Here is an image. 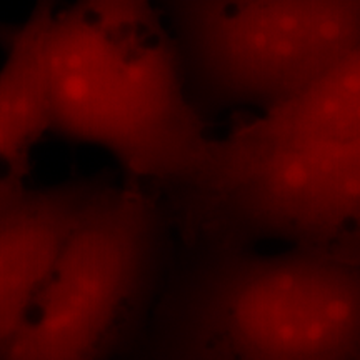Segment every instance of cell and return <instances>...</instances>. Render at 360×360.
Segmentation results:
<instances>
[{"mask_svg":"<svg viewBox=\"0 0 360 360\" xmlns=\"http://www.w3.org/2000/svg\"><path fill=\"white\" fill-rule=\"evenodd\" d=\"M142 360H360V257L312 247H182Z\"/></svg>","mask_w":360,"mask_h":360,"instance_id":"obj_2","label":"cell"},{"mask_svg":"<svg viewBox=\"0 0 360 360\" xmlns=\"http://www.w3.org/2000/svg\"><path fill=\"white\" fill-rule=\"evenodd\" d=\"M172 233L155 187L114 180L65 242L4 360H114L154 309Z\"/></svg>","mask_w":360,"mask_h":360,"instance_id":"obj_4","label":"cell"},{"mask_svg":"<svg viewBox=\"0 0 360 360\" xmlns=\"http://www.w3.org/2000/svg\"><path fill=\"white\" fill-rule=\"evenodd\" d=\"M114 179L109 174L30 186H0V360L24 326L58 255L85 212Z\"/></svg>","mask_w":360,"mask_h":360,"instance_id":"obj_6","label":"cell"},{"mask_svg":"<svg viewBox=\"0 0 360 360\" xmlns=\"http://www.w3.org/2000/svg\"><path fill=\"white\" fill-rule=\"evenodd\" d=\"M44 57L52 135L101 148L159 192L205 164L215 135L154 0H72L53 13Z\"/></svg>","mask_w":360,"mask_h":360,"instance_id":"obj_1","label":"cell"},{"mask_svg":"<svg viewBox=\"0 0 360 360\" xmlns=\"http://www.w3.org/2000/svg\"><path fill=\"white\" fill-rule=\"evenodd\" d=\"M160 193L182 247L278 240L360 257V142L278 137L244 120Z\"/></svg>","mask_w":360,"mask_h":360,"instance_id":"obj_3","label":"cell"},{"mask_svg":"<svg viewBox=\"0 0 360 360\" xmlns=\"http://www.w3.org/2000/svg\"><path fill=\"white\" fill-rule=\"evenodd\" d=\"M247 120L278 137L360 142V47L294 96Z\"/></svg>","mask_w":360,"mask_h":360,"instance_id":"obj_8","label":"cell"},{"mask_svg":"<svg viewBox=\"0 0 360 360\" xmlns=\"http://www.w3.org/2000/svg\"><path fill=\"white\" fill-rule=\"evenodd\" d=\"M58 0H35L24 22L15 24L2 49L0 65V186L29 179L30 155L51 134L45 34Z\"/></svg>","mask_w":360,"mask_h":360,"instance_id":"obj_7","label":"cell"},{"mask_svg":"<svg viewBox=\"0 0 360 360\" xmlns=\"http://www.w3.org/2000/svg\"><path fill=\"white\" fill-rule=\"evenodd\" d=\"M207 119L272 109L360 47V0H154Z\"/></svg>","mask_w":360,"mask_h":360,"instance_id":"obj_5","label":"cell"},{"mask_svg":"<svg viewBox=\"0 0 360 360\" xmlns=\"http://www.w3.org/2000/svg\"><path fill=\"white\" fill-rule=\"evenodd\" d=\"M13 25V24H12ZM11 32H12V27H11ZM8 35H11V34H8ZM8 35H7V39H8ZM7 39H6V42H7ZM6 42H4V45H6ZM4 45H2V47H4ZM2 47H0V49H2Z\"/></svg>","mask_w":360,"mask_h":360,"instance_id":"obj_9","label":"cell"},{"mask_svg":"<svg viewBox=\"0 0 360 360\" xmlns=\"http://www.w3.org/2000/svg\"><path fill=\"white\" fill-rule=\"evenodd\" d=\"M12 30H13V25H12ZM11 34H12V32H11ZM8 37H11V35H8ZM6 44H7V42H6Z\"/></svg>","mask_w":360,"mask_h":360,"instance_id":"obj_10","label":"cell"}]
</instances>
